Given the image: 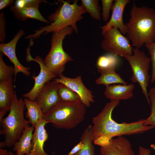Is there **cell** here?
Instances as JSON below:
<instances>
[{
	"instance_id": "2e32d148",
	"label": "cell",
	"mask_w": 155,
	"mask_h": 155,
	"mask_svg": "<svg viewBox=\"0 0 155 155\" xmlns=\"http://www.w3.org/2000/svg\"><path fill=\"white\" fill-rule=\"evenodd\" d=\"M15 94L13 78L0 82V121L9 111Z\"/></svg>"
},
{
	"instance_id": "8d00e7d4",
	"label": "cell",
	"mask_w": 155,
	"mask_h": 155,
	"mask_svg": "<svg viewBox=\"0 0 155 155\" xmlns=\"http://www.w3.org/2000/svg\"><path fill=\"white\" fill-rule=\"evenodd\" d=\"M150 147L155 151V144H152L150 145Z\"/></svg>"
},
{
	"instance_id": "7a4b0ae2",
	"label": "cell",
	"mask_w": 155,
	"mask_h": 155,
	"mask_svg": "<svg viewBox=\"0 0 155 155\" xmlns=\"http://www.w3.org/2000/svg\"><path fill=\"white\" fill-rule=\"evenodd\" d=\"M126 26L127 38L132 46L140 49L155 41V10L146 6L138 7L133 3Z\"/></svg>"
},
{
	"instance_id": "ba28073f",
	"label": "cell",
	"mask_w": 155,
	"mask_h": 155,
	"mask_svg": "<svg viewBox=\"0 0 155 155\" xmlns=\"http://www.w3.org/2000/svg\"><path fill=\"white\" fill-rule=\"evenodd\" d=\"M102 35L103 39L101 46L104 50L124 57L133 54V49L129 40L123 36L117 28H111Z\"/></svg>"
},
{
	"instance_id": "f1b7e54d",
	"label": "cell",
	"mask_w": 155,
	"mask_h": 155,
	"mask_svg": "<svg viewBox=\"0 0 155 155\" xmlns=\"http://www.w3.org/2000/svg\"><path fill=\"white\" fill-rule=\"evenodd\" d=\"M45 2L43 0H17L14 5L18 8L39 7V4Z\"/></svg>"
},
{
	"instance_id": "7402d4cb",
	"label": "cell",
	"mask_w": 155,
	"mask_h": 155,
	"mask_svg": "<svg viewBox=\"0 0 155 155\" xmlns=\"http://www.w3.org/2000/svg\"><path fill=\"white\" fill-rule=\"evenodd\" d=\"M117 55L110 53L100 56L97 61L98 71L101 73L109 70L115 69L118 64Z\"/></svg>"
},
{
	"instance_id": "83f0119b",
	"label": "cell",
	"mask_w": 155,
	"mask_h": 155,
	"mask_svg": "<svg viewBox=\"0 0 155 155\" xmlns=\"http://www.w3.org/2000/svg\"><path fill=\"white\" fill-rule=\"evenodd\" d=\"M145 45L150 55L152 70L150 81L152 83L155 82V41L146 44Z\"/></svg>"
},
{
	"instance_id": "836d02e7",
	"label": "cell",
	"mask_w": 155,
	"mask_h": 155,
	"mask_svg": "<svg viewBox=\"0 0 155 155\" xmlns=\"http://www.w3.org/2000/svg\"><path fill=\"white\" fill-rule=\"evenodd\" d=\"M150 149L140 146L137 155H150Z\"/></svg>"
},
{
	"instance_id": "1f68e13d",
	"label": "cell",
	"mask_w": 155,
	"mask_h": 155,
	"mask_svg": "<svg viewBox=\"0 0 155 155\" xmlns=\"http://www.w3.org/2000/svg\"><path fill=\"white\" fill-rule=\"evenodd\" d=\"M84 147V144L81 141L75 146L69 153L68 155H73L82 149Z\"/></svg>"
},
{
	"instance_id": "9c48e42d",
	"label": "cell",
	"mask_w": 155,
	"mask_h": 155,
	"mask_svg": "<svg viewBox=\"0 0 155 155\" xmlns=\"http://www.w3.org/2000/svg\"><path fill=\"white\" fill-rule=\"evenodd\" d=\"M30 46L27 49L26 60L29 62L34 61L36 62L39 65L40 71L37 76L33 75L32 79L34 81V85L31 90L28 92L23 94V97L29 100L35 101V99L43 87L47 82L54 79L56 76L52 73L44 65L43 59L39 56L33 58L30 53Z\"/></svg>"
},
{
	"instance_id": "30bf717a",
	"label": "cell",
	"mask_w": 155,
	"mask_h": 155,
	"mask_svg": "<svg viewBox=\"0 0 155 155\" xmlns=\"http://www.w3.org/2000/svg\"><path fill=\"white\" fill-rule=\"evenodd\" d=\"M60 83L54 81L45 84L38 95L35 101L44 114L51 110L61 101L58 94Z\"/></svg>"
},
{
	"instance_id": "e575fe53",
	"label": "cell",
	"mask_w": 155,
	"mask_h": 155,
	"mask_svg": "<svg viewBox=\"0 0 155 155\" xmlns=\"http://www.w3.org/2000/svg\"><path fill=\"white\" fill-rule=\"evenodd\" d=\"M8 151L7 150L0 148V155H9Z\"/></svg>"
},
{
	"instance_id": "484cf974",
	"label": "cell",
	"mask_w": 155,
	"mask_h": 155,
	"mask_svg": "<svg viewBox=\"0 0 155 155\" xmlns=\"http://www.w3.org/2000/svg\"><path fill=\"white\" fill-rule=\"evenodd\" d=\"M148 95L150 103L151 113L149 116L144 119V124L150 125L155 128V84L148 92Z\"/></svg>"
},
{
	"instance_id": "603a6c76",
	"label": "cell",
	"mask_w": 155,
	"mask_h": 155,
	"mask_svg": "<svg viewBox=\"0 0 155 155\" xmlns=\"http://www.w3.org/2000/svg\"><path fill=\"white\" fill-rule=\"evenodd\" d=\"M100 74V76L95 81L98 84H103L105 86L114 84H127L120 75L116 73L115 69L106 71Z\"/></svg>"
},
{
	"instance_id": "d6986e66",
	"label": "cell",
	"mask_w": 155,
	"mask_h": 155,
	"mask_svg": "<svg viewBox=\"0 0 155 155\" xmlns=\"http://www.w3.org/2000/svg\"><path fill=\"white\" fill-rule=\"evenodd\" d=\"M10 9L15 17L18 20L24 21L28 18H32L47 23H51L42 16L38 7L18 8L14 5H11Z\"/></svg>"
},
{
	"instance_id": "4316f807",
	"label": "cell",
	"mask_w": 155,
	"mask_h": 155,
	"mask_svg": "<svg viewBox=\"0 0 155 155\" xmlns=\"http://www.w3.org/2000/svg\"><path fill=\"white\" fill-rule=\"evenodd\" d=\"M3 54L0 53V82L7 81L13 78L14 74V67L7 65L3 59Z\"/></svg>"
},
{
	"instance_id": "4dcf8cb0",
	"label": "cell",
	"mask_w": 155,
	"mask_h": 155,
	"mask_svg": "<svg viewBox=\"0 0 155 155\" xmlns=\"http://www.w3.org/2000/svg\"><path fill=\"white\" fill-rule=\"evenodd\" d=\"M5 22L3 13L0 14V41L3 42L5 38Z\"/></svg>"
},
{
	"instance_id": "5bb4252c",
	"label": "cell",
	"mask_w": 155,
	"mask_h": 155,
	"mask_svg": "<svg viewBox=\"0 0 155 155\" xmlns=\"http://www.w3.org/2000/svg\"><path fill=\"white\" fill-rule=\"evenodd\" d=\"M101 155H135L129 140L123 136L111 139L107 145L101 147Z\"/></svg>"
},
{
	"instance_id": "3957f363",
	"label": "cell",
	"mask_w": 155,
	"mask_h": 155,
	"mask_svg": "<svg viewBox=\"0 0 155 155\" xmlns=\"http://www.w3.org/2000/svg\"><path fill=\"white\" fill-rule=\"evenodd\" d=\"M78 0H74L72 3L63 0H59L60 5L55 11L48 17L49 20L51 22L49 25L43 27L35 31L32 34L27 36L26 38L36 39L42 34L46 35L51 32L59 31L67 27L71 26L76 33L78 28L76 22L81 20L83 15L86 12L84 7L78 4Z\"/></svg>"
},
{
	"instance_id": "7c38bea8",
	"label": "cell",
	"mask_w": 155,
	"mask_h": 155,
	"mask_svg": "<svg viewBox=\"0 0 155 155\" xmlns=\"http://www.w3.org/2000/svg\"><path fill=\"white\" fill-rule=\"evenodd\" d=\"M24 34V31L22 30H20L10 42L6 43H2L0 44V52L6 55L13 64L15 69L14 81L16 74L19 72L22 73L27 76H29L30 74L29 71L30 68L25 67L21 64L17 57L16 52L17 42Z\"/></svg>"
},
{
	"instance_id": "4fadbf2b",
	"label": "cell",
	"mask_w": 155,
	"mask_h": 155,
	"mask_svg": "<svg viewBox=\"0 0 155 155\" xmlns=\"http://www.w3.org/2000/svg\"><path fill=\"white\" fill-rule=\"evenodd\" d=\"M129 0H115L112 7V14L109 21L105 25L100 27L102 34L111 28H117L122 34H126V26L123 19L124 9L130 2Z\"/></svg>"
},
{
	"instance_id": "e0dca14e",
	"label": "cell",
	"mask_w": 155,
	"mask_h": 155,
	"mask_svg": "<svg viewBox=\"0 0 155 155\" xmlns=\"http://www.w3.org/2000/svg\"><path fill=\"white\" fill-rule=\"evenodd\" d=\"M134 86L133 84H117L106 86L104 94L111 101L128 99L133 96Z\"/></svg>"
},
{
	"instance_id": "d4e9b609",
	"label": "cell",
	"mask_w": 155,
	"mask_h": 155,
	"mask_svg": "<svg viewBox=\"0 0 155 155\" xmlns=\"http://www.w3.org/2000/svg\"><path fill=\"white\" fill-rule=\"evenodd\" d=\"M58 94L61 102H70L81 100L74 92L65 85L60 83Z\"/></svg>"
},
{
	"instance_id": "d6a6232c",
	"label": "cell",
	"mask_w": 155,
	"mask_h": 155,
	"mask_svg": "<svg viewBox=\"0 0 155 155\" xmlns=\"http://www.w3.org/2000/svg\"><path fill=\"white\" fill-rule=\"evenodd\" d=\"M14 1L13 0H0V9L1 10L11 5L13 3Z\"/></svg>"
},
{
	"instance_id": "277c9868",
	"label": "cell",
	"mask_w": 155,
	"mask_h": 155,
	"mask_svg": "<svg viewBox=\"0 0 155 155\" xmlns=\"http://www.w3.org/2000/svg\"><path fill=\"white\" fill-rule=\"evenodd\" d=\"M26 108L24 100L21 98L18 99L15 94L9 114L0 121V134L4 135V141L0 142V148L13 146L29 126L30 122L24 117Z\"/></svg>"
},
{
	"instance_id": "52a82bcc",
	"label": "cell",
	"mask_w": 155,
	"mask_h": 155,
	"mask_svg": "<svg viewBox=\"0 0 155 155\" xmlns=\"http://www.w3.org/2000/svg\"><path fill=\"white\" fill-rule=\"evenodd\" d=\"M133 52L132 54L124 57L131 67L132 74L131 80L133 83L139 84L143 94L150 106L147 91V87L151 78L149 73L150 59L139 49L135 48L133 49Z\"/></svg>"
},
{
	"instance_id": "f546056e",
	"label": "cell",
	"mask_w": 155,
	"mask_h": 155,
	"mask_svg": "<svg viewBox=\"0 0 155 155\" xmlns=\"http://www.w3.org/2000/svg\"><path fill=\"white\" fill-rule=\"evenodd\" d=\"M102 15L103 20L107 22L109 18L110 11L112 9L114 0H102Z\"/></svg>"
},
{
	"instance_id": "9a60e30c",
	"label": "cell",
	"mask_w": 155,
	"mask_h": 155,
	"mask_svg": "<svg viewBox=\"0 0 155 155\" xmlns=\"http://www.w3.org/2000/svg\"><path fill=\"white\" fill-rule=\"evenodd\" d=\"M47 123V121L42 119L35 125L30 155H48L44 148V143L49 136L45 128Z\"/></svg>"
},
{
	"instance_id": "5b68a950",
	"label": "cell",
	"mask_w": 155,
	"mask_h": 155,
	"mask_svg": "<svg viewBox=\"0 0 155 155\" xmlns=\"http://www.w3.org/2000/svg\"><path fill=\"white\" fill-rule=\"evenodd\" d=\"M86 107L81 100L61 102L44 114L42 119L58 129H73L85 119Z\"/></svg>"
},
{
	"instance_id": "8fae6325",
	"label": "cell",
	"mask_w": 155,
	"mask_h": 155,
	"mask_svg": "<svg viewBox=\"0 0 155 155\" xmlns=\"http://www.w3.org/2000/svg\"><path fill=\"white\" fill-rule=\"evenodd\" d=\"M58 77L59 78L54 79L53 81L63 84L71 90L78 95L86 107H89L91 103L94 102L92 92L84 85L80 75L71 78L62 74Z\"/></svg>"
},
{
	"instance_id": "ffe728a7",
	"label": "cell",
	"mask_w": 155,
	"mask_h": 155,
	"mask_svg": "<svg viewBox=\"0 0 155 155\" xmlns=\"http://www.w3.org/2000/svg\"><path fill=\"white\" fill-rule=\"evenodd\" d=\"M24 102L27 111L26 117L32 125L34 126L40 120L42 119L44 115L42 111L35 101L30 100L25 98Z\"/></svg>"
},
{
	"instance_id": "cb8c5ba5",
	"label": "cell",
	"mask_w": 155,
	"mask_h": 155,
	"mask_svg": "<svg viewBox=\"0 0 155 155\" xmlns=\"http://www.w3.org/2000/svg\"><path fill=\"white\" fill-rule=\"evenodd\" d=\"M82 5L86 12L94 19L99 20L101 19L100 7L97 0H82Z\"/></svg>"
},
{
	"instance_id": "8992f818",
	"label": "cell",
	"mask_w": 155,
	"mask_h": 155,
	"mask_svg": "<svg viewBox=\"0 0 155 155\" xmlns=\"http://www.w3.org/2000/svg\"><path fill=\"white\" fill-rule=\"evenodd\" d=\"M74 30L71 26L53 32L51 40L50 50L43 61L45 66L53 74L59 76L62 74L66 63L73 60L64 50L63 39L67 35H71Z\"/></svg>"
},
{
	"instance_id": "ac0fdd59",
	"label": "cell",
	"mask_w": 155,
	"mask_h": 155,
	"mask_svg": "<svg viewBox=\"0 0 155 155\" xmlns=\"http://www.w3.org/2000/svg\"><path fill=\"white\" fill-rule=\"evenodd\" d=\"M35 127L28 126L23 132L18 140L14 144L13 150L18 155H30L32 147V141Z\"/></svg>"
},
{
	"instance_id": "44dd1931",
	"label": "cell",
	"mask_w": 155,
	"mask_h": 155,
	"mask_svg": "<svg viewBox=\"0 0 155 155\" xmlns=\"http://www.w3.org/2000/svg\"><path fill=\"white\" fill-rule=\"evenodd\" d=\"M92 125H88L83 132L80 141L84 144V148L73 155H97L95 152L93 141L92 139Z\"/></svg>"
},
{
	"instance_id": "d590c367",
	"label": "cell",
	"mask_w": 155,
	"mask_h": 155,
	"mask_svg": "<svg viewBox=\"0 0 155 155\" xmlns=\"http://www.w3.org/2000/svg\"><path fill=\"white\" fill-rule=\"evenodd\" d=\"M8 153H9V155H18L16 154H15L14 153H13L11 151H9Z\"/></svg>"
},
{
	"instance_id": "6da1fadb",
	"label": "cell",
	"mask_w": 155,
	"mask_h": 155,
	"mask_svg": "<svg viewBox=\"0 0 155 155\" xmlns=\"http://www.w3.org/2000/svg\"><path fill=\"white\" fill-rule=\"evenodd\" d=\"M119 102L111 101L98 114L93 118L92 139L95 144L104 146L115 137L142 133L154 128L152 126L146 125L144 119L121 123L114 120L112 113Z\"/></svg>"
}]
</instances>
